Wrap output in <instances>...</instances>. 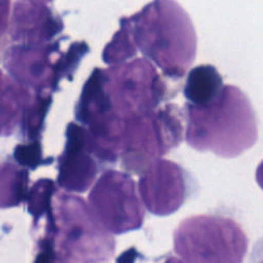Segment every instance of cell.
<instances>
[{
	"mask_svg": "<svg viewBox=\"0 0 263 263\" xmlns=\"http://www.w3.org/2000/svg\"><path fill=\"white\" fill-rule=\"evenodd\" d=\"M138 51L170 80L179 81L197 55V32L186 10L176 0H153L130 17H122Z\"/></svg>",
	"mask_w": 263,
	"mask_h": 263,
	"instance_id": "cell-1",
	"label": "cell"
},
{
	"mask_svg": "<svg viewBox=\"0 0 263 263\" xmlns=\"http://www.w3.org/2000/svg\"><path fill=\"white\" fill-rule=\"evenodd\" d=\"M184 117L185 139L195 151L236 158L258 140L253 105L246 92L233 85H223L218 97L205 105L186 103Z\"/></svg>",
	"mask_w": 263,
	"mask_h": 263,
	"instance_id": "cell-2",
	"label": "cell"
},
{
	"mask_svg": "<svg viewBox=\"0 0 263 263\" xmlns=\"http://www.w3.org/2000/svg\"><path fill=\"white\" fill-rule=\"evenodd\" d=\"M43 220V233H37L35 241L50 248L57 261L102 263L115 254L113 234L98 222L89 204L79 195L57 190L50 211Z\"/></svg>",
	"mask_w": 263,
	"mask_h": 263,
	"instance_id": "cell-3",
	"label": "cell"
},
{
	"mask_svg": "<svg viewBox=\"0 0 263 263\" xmlns=\"http://www.w3.org/2000/svg\"><path fill=\"white\" fill-rule=\"evenodd\" d=\"M89 51L86 41H74L66 50L61 49L59 39L37 45L10 44L2 62L8 73L27 89L55 92L62 80L73 79Z\"/></svg>",
	"mask_w": 263,
	"mask_h": 263,
	"instance_id": "cell-4",
	"label": "cell"
},
{
	"mask_svg": "<svg viewBox=\"0 0 263 263\" xmlns=\"http://www.w3.org/2000/svg\"><path fill=\"white\" fill-rule=\"evenodd\" d=\"M182 120L184 113L171 103L125 120L118 159L122 168L140 175L154 161L177 148L184 138Z\"/></svg>",
	"mask_w": 263,
	"mask_h": 263,
	"instance_id": "cell-5",
	"label": "cell"
},
{
	"mask_svg": "<svg viewBox=\"0 0 263 263\" xmlns=\"http://www.w3.org/2000/svg\"><path fill=\"white\" fill-rule=\"evenodd\" d=\"M174 247L185 263H243L248 238L233 218L199 215L185 218L177 226Z\"/></svg>",
	"mask_w": 263,
	"mask_h": 263,
	"instance_id": "cell-6",
	"label": "cell"
},
{
	"mask_svg": "<svg viewBox=\"0 0 263 263\" xmlns=\"http://www.w3.org/2000/svg\"><path fill=\"white\" fill-rule=\"evenodd\" d=\"M103 89L110 109L123 120L153 112L170 97L166 81L146 58L103 68Z\"/></svg>",
	"mask_w": 263,
	"mask_h": 263,
	"instance_id": "cell-7",
	"label": "cell"
},
{
	"mask_svg": "<svg viewBox=\"0 0 263 263\" xmlns=\"http://www.w3.org/2000/svg\"><path fill=\"white\" fill-rule=\"evenodd\" d=\"M91 186L89 208L105 230L118 235L143 226L145 211L130 175L105 170Z\"/></svg>",
	"mask_w": 263,
	"mask_h": 263,
	"instance_id": "cell-8",
	"label": "cell"
},
{
	"mask_svg": "<svg viewBox=\"0 0 263 263\" xmlns=\"http://www.w3.org/2000/svg\"><path fill=\"white\" fill-rule=\"evenodd\" d=\"M138 193L152 215L170 216L192 195V176L175 162L159 158L140 174Z\"/></svg>",
	"mask_w": 263,
	"mask_h": 263,
	"instance_id": "cell-9",
	"label": "cell"
},
{
	"mask_svg": "<svg viewBox=\"0 0 263 263\" xmlns=\"http://www.w3.org/2000/svg\"><path fill=\"white\" fill-rule=\"evenodd\" d=\"M103 164L90 151L86 130L79 122H69L66 128V144L57 159V182L67 193L87 192L99 175Z\"/></svg>",
	"mask_w": 263,
	"mask_h": 263,
	"instance_id": "cell-10",
	"label": "cell"
},
{
	"mask_svg": "<svg viewBox=\"0 0 263 263\" xmlns=\"http://www.w3.org/2000/svg\"><path fill=\"white\" fill-rule=\"evenodd\" d=\"M63 30V20L49 7L48 3L20 0L10 9L8 28L10 44H45L55 40Z\"/></svg>",
	"mask_w": 263,
	"mask_h": 263,
	"instance_id": "cell-11",
	"label": "cell"
},
{
	"mask_svg": "<svg viewBox=\"0 0 263 263\" xmlns=\"http://www.w3.org/2000/svg\"><path fill=\"white\" fill-rule=\"evenodd\" d=\"M28 94L30 89L0 69V138L18 131Z\"/></svg>",
	"mask_w": 263,
	"mask_h": 263,
	"instance_id": "cell-12",
	"label": "cell"
},
{
	"mask_svg": "<svg viewBox=\"0 0 263 263\" xmlns=\"http://www.w3.org/2000/svg\"><path fill=\"white\" fill-rule=\"evenodd\" d=\"M30 171L21 167L13 157H0V210L14 208L26 199Z\"/></svg>",
	"mask_w": 263,
	"mask_h": 263,
	"instance_id": "cell-13",
	"label": "cell"
},
{
	"mask_svg": "<svg viewBox=\"0 0 263 263\" xmlns=\"http://www.w3.org/2000/svg\"><path fill=\"white\" fill-rule=\"evenodd\" d=\"M223 87V80L215 66L202 64L187 72L184 85V97L187 103L205 105L218 97Z\"/></svg>",
	"mask_w": 263,
	"mask_h": 263,
	"instance_id": "cell-14",
	"label": "cell"
},
{
	"mask_svg": "<svg viewBox=\"0 0 263 263\" xmlns=\"http://www.w3.org/2000/svg\"><path fill=\"white\" fill-rule=\"evenodd\" d=\"M53 103V92L30 90L22 121L18 127L21 141H35L43 139L45 131L46 116Z\"/></svg>",
	"mask_w": 263,
	"mask_h": 263,
	"instance_id": "cell-15",
	"label": "cell"
},
{
	"mask_svg": "<svg viewBox=\"0 0 263 263\" xmlns=\"http://www.w3.org/2000/svg\"><path fill=\"white\" fill-rule=\"evenodd\" d=\"M58 190L55 182L50 179H40L31 187L26 195V210L32 217V226H36L50 211L51 198Z\"/></svg>",
	"mask_w": 263,
	"mask_h": 263,
	"instance_id": "cell-16",
	"label": "cell"
},
{
	"mask_svg": "<svg viewBox=\"0 0 263 263\" xmlns=\"http://www.w3.org/2000/svg\"><path fill=\"white\" fill-rule=\"evenodd\" d=\"M136 53H138V49L134 45L130 33L126 30L125 26L120 25V28L113 35L112 40L103 49L102 58L104 63L113 66V64L135 58Z\"/></svg>",
	"mask_w": 263,
	"mask_h": 263,
	"instance_id": "cell-17",
	"label": "cell"
},
{
	"mask_svg": "<svg viewBox=\"0 0 263 263\" xmlns=\"http://www.w3.org/2000/svg\"><path fill=\"white\" fill-rule=\"evenodd\" d=\"M13 159L23 168L33 171L40 166H46L54 161L51 157L45 158L43 153V144L41 140L35 141H21L17 144L13 152Z\"/></svg>",
	"mask_w": 263,
	"mask_h": 263,
	"instance_id": "cell-18",
	"label": "cell"
},
{
	"mask_svg": "<svg viewBox=\"0 0 263 263\" xmlns=\"http://www.w3.org/2000/svg\"><path fill=\"white\" fill-rule=\"evenodd\" d=\"M10 0H0V63L3 61L5 50L9 46V36H8V28H9L10 18Z\"/></svg>",
	"mask_w": 263,
	"mask_h": 263,
	"instance_id": "cell-19",
	"label": "cell"
},
{
	"mask_svg": "<svg viewBox=\"0 0 263 263\" xmlns=\"http://www.w3.org/2000/svg\"><path fill=\"white\" fill-rule=\"evenodd\" d=\"M36 248H37V254H36L33 263H67V262L57 261L53 252H51L48 247L36 246Z\"/></svg>",
	"mask_w": 263,
	"mask_h": 263,
	"instance_id": "cell-20",
	"label": "cell"
},
{
	"mask_svg": "<svg viewBox=\"0 0 263 263\" xmlns=\"http://www.w3.org/2000/svg\"><path fill=\"white\" fill-rule=\"evenodd\" d=\"M139 257H140V253L135 248H130L118 257L117 263H135Z\"/></svg>",
	"mask_w": 263,
	"mask_h": 263,
	"instance_id": "cell-21",
	"label": "cell"
},
{
	"mask_svg": "<svg viewBox=\"0 0 263 263\" xmlns=\"http://www.w3.org/2000/svg\"><path fill=\"white\" fill-rule=\"evenodd\" d=\"M162 263H185V262L182 261V259L176 258V257H168V258H166V261Z\"/></svg>",
	"mask_w": 263,
	"mask_h": 263,
	"instance_id": "cell-22",
	"label": "cell"
},
{
	"mask_svg": "<svg viewBox=\"0 0 263 263\" xmlns=\"http://www.w3.org/2000/svg\"><path fill=\"white\" fill-rule=\"evenodd\" d=\"M30 2H43V3H49L51 0H30Z\"/></svg>",
	"mask_w": 263,
	"mask_h": 263,
	"instance_id": "cell-23",
	"label": "cell"
}]
</instances>
